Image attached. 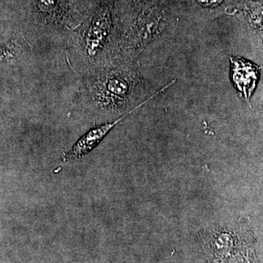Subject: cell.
Masks as SVG:
<instances>
[{
  "mask_svg": "<svg viewBox=\"0 0 263 263\" xmlns=\"http://www.w3.org/2000/svg\"><path fill=\"white\" fill-rule=\"evenodd\" d=\"M232 81L237 93L249 103L258 82L260 67L243 59L230 57Z\"/></svg>",
  "mask_w": 263,
  "mask_h": 263,
  "instance_id": "7a4b0ae2",
  "label": "cell"
},
{
  "mask_svg": "<svg viewBox=\"0 0 263 263\" xmlns=\"http://www.w3.org/2000/svg\"><path fill=\"white\" fill-rule=\"evenodd\" d=\"M221 1V0H197V2L203 6H213L219 4Z\"/></svg>",
  "mask_w": 263,
  "mask_h": 263,
  "instance_id": "3957f363",
  "label": "cell"
},
{
  "mask_svg": "<svg viewBox=\"0 0 263 263\" xmlns=\"http://www.w3.org/2000/svg\"><path fill=\"white\" fill-rule=\"evenodd\" d=\"M176 81V79L171 81L169 84H166L162 89L155 92V94L152 95L149 98L138 104L134 108L132 109L130 111L127 112L124 115L119 117L117 120L92 128V129L88 131L87 133H85L84 136L81 137L80 139L76 142L70 150L63 154L62 157V160L64 162H67V161L78 160V159L82 158L85 155L89 154L90 152L94 149L95 147L98 146L99 143L103 141V138L108 134L109 132L117 124L122 122L123 119H125L129 114H133V112L136 111L138 109L144 105L145 104L151 101L152 99L158 96L160 93L164 92L166 89H169L172 85L175 84Z\"/></svg>",
  "mask_w": 263,
  "mask_h": 263,
  "instance_id": "6da1fadb",
  "label": "cell"
}]
</instances>
